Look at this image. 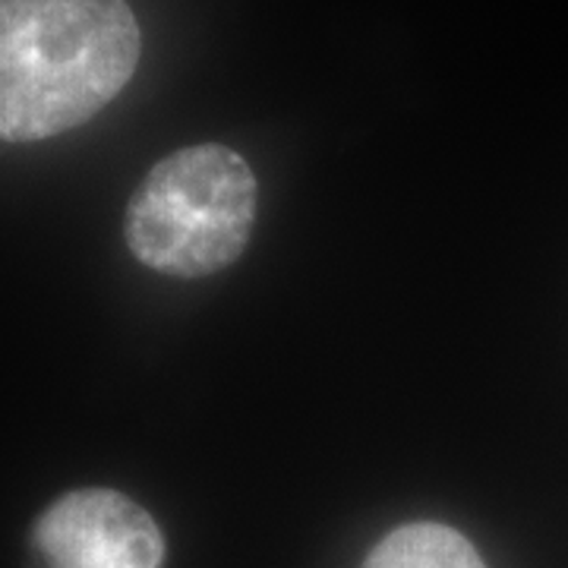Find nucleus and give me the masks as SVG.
Listing matches in <instances>:
<instances>
[{
	"label": "nucleus",
	"mask_w": 568,
	"mask_h": 568,
	"mask_svg": "<svg viewBox=\"0 0 568 568\" xmlns=\"http://www.w3.org/2000/svg\"><path fill=\"white\" fill-rule=\"evenodd\" d=\"M140 51L126 0H0V140L92 121L133 80Z\"/></svg>",
	"instance_id": "obj_1"
},
{
	"label": "nucleus",
	"mask_w": 568,
	"mask_h": 568,
	"mask_svg": "<svg viewBox=\"0 0 568 568\" xmlns=\"http://www.w3.org/2000/svg\"><path fill=\"white\" fill-rule=\"evenodd\" d=\"M260 183L241 152L203 142L155 164L126 205L123 237L145 268L205 278L241 260L256 224Z\"/></svg>",
	"instance_id": "obj_2"
},
{
	"label": "nucleus",
	"mask_w": 568,
	"mask_h": 568,
	"mask_svg": "<svg viewBox=\"0 0 568 568\" xmlns=\"http://www.w3.org/2000/svg\"><path fill=\"white\" fill-rule=\"evenodd\" d=\"M39 568H162L155 518L118 489H73L44 508L32 528Z\"/></svg>",
	"instance_id": "obj_3"
},
{
	"label": "nucleus",
	"mask_w": 568,
	"mask_h": 568,
	"mask_svg": "<svg viewBox=\"0 0 568 568\" xmlns=\"http://www.w3.org/2000/svg\"><path fill=\"white\" fill-rule=\"evenodd\" d=\"M364 568H487V562L462 530L414 521L386 534L369 549Z\"/></svg>",
	"instance_id": "obj_4"
}]
</instances>
